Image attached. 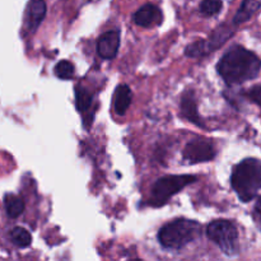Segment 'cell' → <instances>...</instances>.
Instances as JSON below:
<instances>
[{"label":"cell","mask_w":261,"mask_h":261,"mask_svg":"<svg viewBox=\"0 0 261 261\" xmlns=\"http://www.w3.org/2000/svg\"><path fill=\"white\" fill-rule=\"evenodd\" d=\"M231 185L241 201H251L261 190V161L247 158L234 167Z\"/></svg>","instance_id":"7a4b0ae2"},{"label":"cell","mask_w":261,"mask_h":261,"mask_svg":"<svg viewBox=\"0 0 261 261\" xmlns=\"http://www.w3.org/2000/svg\"><path fill=\"white\" fill-rule=\"evenodd\" d=\"M55 75L58 78L64 79V81H68V79H71L74 76V65L68 60H61L56 64L55 66Z\"/></svg>","instance_id":"e0dca14e"},{"label":"cell","mask_w":261,"mask_h":261,"mask_svg":"<svg viewBox=\"0 0 261 261\" xmlns=\"http://www.w3.org/2000/svg\"><path fill=\"white\" fill-rule=\"evenodd\" d=\"M132 103V91L126 84H121L116 88L114 94V109L117 115H124Z\"/></svg>","instance_id":"7c38bea8"},{"label":"cell","mask_w":261,"mask_h":261,"mask_svg":"<svg viewBox=\"0 0 261 261\" xmlns=\"http://www.w3.org/2000/svg\"><path fill=\"white\" fill-rule=\"evenodd\" d=\"M249 97L251 101H254L255 103L259 105L261 107V86H256L249 92Z\"/></svg>","instance_id":"d6986e66"},{"label":"cell","mask_w":261,"mask_h":261,"mask_svg":"<svg viewBox=\"0 0 261 261\" xmlns=\"http://www.w3.org/2000/svg\"><path fill=\"white\" fill-rule=\"evenodd\" d=\"M162 12L153 4H145L135 12L134 22L140 27H153L162 22Z\"/></svg>","instance_id":"9c48e42d"},{"label":"cell","mask_w":261,"mask_h":261,"mask_svg":"<svg viewBox=\"0 0 261 261\" xmlns=\"http://www.w3.org/2000/svg\"><path fill=\"white\" fill-rule=\"evenodd\" d=\"M232 35H233V30L231 27L227 24L219 25L208 40H199L189 45L185 50V55L189 58H201V56L209 55L223 46Z\"/></svg>","instance_id":"8992f818"},{"label":"cell","mask_w":261,"mask_h":261,"mask_svg":"<svg viewBox=\"0 0 261 261\" xmlns=\"http://www.w3.org/2000/svg\"><path fill=\"white\" fill-rule=\"evenodd\" d=\"M261 9V0H244L233 18L234 24H241L254 17Z\"/></svg>","instance_id":"4fadbf2b"},{"label":"cell","mask_w":261,"mask_h":261,"mask_svg":"<svg viewBox=\"0 0 261 261\" xmlns=\"http://www.w3.org/2000/svg\"><path fill=\"white\" fill-rule=\"evenodd\" d=\"M201 233V226L191 219H176L165 224L158 232V241L165 249L180 250L195 241Z\"/></svg>","instance_id":"3957f363"},{"label":"cell","mask_w":261,"mask_h":261,"mask_svg":"<svg viewBox=\"0 0 261 261\" xmlns=\"http://www.w3.org/2000/svg\"><path fill=\"white\" fill-rule=\"evenodd\" d=\"M223 3L222 0H203L200 4V10L204 15H216L222 10Z\"/></svg>","instance_id":"ac0fdd59"},{"label":"cell","mask_w":261,"mask_h":261,"mask_svg":"<svg viewBox=\"0 0 261 261\" xmlns=\"http://www.w3.org/2000/svg\"><path fill=\"white\" fill-rule=\"evenodd\" d=\"M256 213L259 214V217H260V219H261V198L259 199V200H257V203H256Z\"/></svg>","instance_id":"ffe728a7"},{"label":"cell","mask_w":261,"mask_h":261,"mask_svg":"<svg viewBox=\"0 0 261 261\" xmlns=\"http://www.w3.org/2000/svg\"><path fill=\"white\" fill-rule=\"evenodd\" d=\"M4 205L7 214L10 218H17L24 211V203L19 196L14 194H7L4 198Z\"/></svg>","instance_id":"5bb4252c"},{"label":"cell","mask_w":261,"mask_h":261,"mask_svg":"<svg viewBox=\"0 0 261 261\" xmlns=\"http://www.w3.org/2000/svg\"><path fill=\"white\" fill-rule=\"evenodd\" d=\"M181 115L193 124L198 125V126H204L203 121L199 117L198 110H196V101L194 92L188 91L184 93L182 98H181Z\"/></svg>","instance_id":"8fae6325"},{"label":"cell","mask_w":261,"mask_h":261,"mask_svg":"<svg viewBox=\"0 0 261 261\" xmlns=\"http://www.w3.org/2000/svg\"><path fill=\"white\" fill-rule=\"evenodd\" d=\"M196 176L193 175H173L158 178L152 186V199L150 203L155 206L163 205L171 196L180 193L184 188L195 182Z\"/></svg>","instance_id":"5b68a950"},{"label":"cell","mask_w":261,"mask_h":261,"mask_svg":"<svg viewBox=\"0 0 261 261\" xmlns=\"http://www.w3.org/2000/svg\"><path fill=\"white\" fill-rule=\"evenodd\" d=\"M120 33L117 31H109L101 35L97 42V53L102 59H114L119 51Z\"/></svg>","instance_id":"ba28073f"},{"label":"cell","mask_w":261,"mask_h":261,"mask_svg":"<svg viewBox=\"0 0 261 261\" xmlns=\"http://www.w3.org/2000/svg\"><path fill=\"white\" fill-rule=\"evenodd\" d=\"M206 236L227 256H234L239 254V232L232 222L226 221V219L212 222L206 228Z\"/></svg>","instance_id":"277c9868"},{"label":"cell","mask_w":261,"mask_h":261,"mask_svg":"<svg viewBox=\"0 0 261 261\" xmlns=\"http://www.w3.org/2000/svg\"><path fill=\"white\" fill-rule=\"evenodd\" d=\"M46 15V4L43 0H31L28 3L25 25L30 32H35Z\"/></svg>","instance_id":"30bf717a"},{"label":"cell","mask_w":261,"mask_h":261,"mask_svg":"<svg viewBox=\"0 0 261 261\" xmlns=\"http://www.w3.org/2000/svg\"><path fill=\"white\" fill-rule=\"evenodd\" d=\"M260 69V59L240 45L228 48L217 64V71L228 86L256 78Z\"/></svg>","instance_id":"6da1fadb"},{"label":"cell","mask_w":261,"mask_h":261,"mask_svg":"<svg viewBox=\"0 0 261 261\" xmlns=\"http://www.w3.org/2000/svg\"><path fill=\"white\" fill-rule=\"evenodd\" d=\"M216 148L209 140L195 139L188 143L184 149V161L188 163H201L209 162L216 157Z\"/></svg>","instance_id":"52a82bcc"},{"label":"cell","mask_w":261,"mask_h":261,"mask_svg":"<svg viewBox=\"0 0 261 261\" xmlns=\"http://www.w3.org/2000/svg\"><path fill=\"white\" fill-rule=\"evenodd\" d=\"M10 240L19 249H25L32 242V236L27 229L22 228V227H15L10 232Z\"/></svg>","instance_id":"2e32d148"},{"label":"cell","mask_w":261,"mask_h":261,"mask_svg":"<svg viewBox=\"0 0 261 261\" xmlns=\"http://www.w3.org/2000/svg\"><path fill=\"white\" fill-rule=\"evenodd\" d=\"M92 94L91 92L87 91L84 87L76 86L75 88V105L79 112L84 114L88 111L92 106Z\"/></svg>","instance_id":"9a60e30c"}]
</instances>
